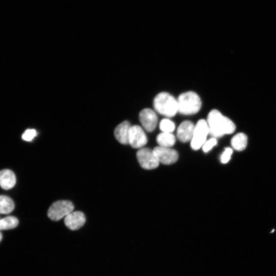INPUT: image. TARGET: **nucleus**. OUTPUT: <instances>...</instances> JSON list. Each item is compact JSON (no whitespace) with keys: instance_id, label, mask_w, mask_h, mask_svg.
I'll return each instance as SVG.
<instances>
[{"instance_id":"6","label":"nucleus","mask_w":276,"mask_h":276,"mask_svg":"<svg viewBox=\"0 0 276 276\" xmlns=\"http://www.w3.org/2000/svg\"><path fill=\"white\" fill-rule=\"evenodd\" d=\"M137 157L140 166L144 169L153 170L157 168L160 164L153 150L148 148L140 149L137 153Z\"/></svg>"},{"instance_id":"10","label":"nucleus","mask_w":276,"mask_h":276,"mask_svg":"<svg viewBox=\"0 0 276 276\" xmlns=\"http://www.w3.org/2000/svg\"><path fill=\"white\" fill-rule=\"evenodd\" d=\"M86 222L85 214L80 211L72 212L65 218L64 222L66 226L71 230H77L80 229Z\"/></svg>"},{"instance_id":"12","label":"nucleus","mask_w":276,"mask_h":276,"mask_svg":"<svg viewBox=\"0 0 276 276\" xmlns=\"http://www.w3.org/2000/svg\"><path fill=\"white\" fill-rule=\"evenodd\" d=\"M131 126L128 122L125 121L119 124L115 129V137L117 141L122 145H129V132Z\"/></svg>"},{"instance_id":"19","label":"nucleus","mask_w":276,"mask_h":276,"mask_svg":"<svg viewBox=\"0 0 276 276\" xmlns=\"http://www.w3.org/2000/svg\"><path fill=\"white\" fill-rule=\"evenodd\" d=\"M37 131L34 129H27L22 135V139L26 141H31L37 136Z\"/></svg>"},{"instance_id":"5","label":"nucleus","mask_w":276,"mask_h":276,"mask_svg":"<svg viewBox=\"0 0 276 276\" xmlns=\"http://www.w3.org/2000/svg\"><path fill=\"white\" fill-rule=\"evenodd\" d=\"M209 134V128L207 122L201 119L195 125L191 146L194 150H199L206 142L207 136Z\"/></svg>"},{"instance_id":"13","label":"nucleus","mask_w":276,"mask_h":276,"mask_svg":"<svg viewBox=\"0 0 276 276\" xmlns=\"http://www.w3.org/2000/svg\"><path fill=\"white\" fill-rule=\"evenodd\" d=\"M16 176L13 171L4 170L0 171V186L8 190L13 188L16 184Z\"/></svg>"},{"instance_id":"22","label":"nucleus","mask_w":276,"mask_h":276,"mask_svg":"<svg viewBox=\"0 0 276 276\" xmlns=\"http://www.w3.org/2000/svg\"><path fill=\"white\" fill-rule=\"evenodd\" d=\"M3 238V235L1 232H0V243L2 241Z\"/></svg>"},{"instance_id":"8","label":"nucleus","mask_w":276,"mask_h":276,"mask_svg":"<svg viewBox=\"0 0 276 276\" xmlns=\"http://www.w3.org/2000/svg\"><path fill=\"white\" fill-rule=\"evenodd\" d=\"M153 151L159 163L164 165H171L178 160L177 152L171 148L161 147L155 148Z\"/></svg>"},{"instance_id":"16","label":"nucleus","mask_w":276,"mask_h":276,"mask_svg":"<svg viewBox=\"0 0 276 276\" xmlns=\"http://www.w3.org/2000/svg\"><path fill=\"white\" fill-rule=\"evenodd\" d=\"M247 143V136L244 133L237 134L231 140L232 147L237 151H243L245 150Z\"/></svg>"},{"instance_id":"18","label":"nucleus","mask_w":276,"mask_h":276,"mask_svg":"<svg viewBox=\"0 0 276 276\" xmlns=\"http://www.w3.org/2000/svg\"><path fill=\"white\" fill-rule=\"evenodd\" d=\"M175 128V124L169 119H164L160 122V128L163 133H172Z\"/></svg>"},{"instance_id":"14","label":"nucleus","mask_w":276,"mask_h":276,"mask_svg":"<svg viewBox=\"0 0 276 276\" xmlns=\"http://www.w3.org/2000/svg\"><path fill=\"white\" fill-rule=\"evenodd\" d=\"M15 207L13 200L6 196H0V214H8L13 212Z\"/></svg>"},{"instance_id":"3","label":"nucleus","mask_w":276,"mask_h":276,"mask_svg":"<svg viewBox=\"0 0 276 276\" xmlns=\"http://www.w3.org/2000/svg\"><path fill=\"white\" fill-rule=\"evenodd\" d=\"M156 111L168 117H174L178 112V104L176 99L169 93L162 92L156 96L153 100Z\"/></svg>"},{"instance_id":"15","label":"nucleus","mask_w":276,"mask_h":276,"mask_svg":"<svg viewBox=\"0 0 276 276\" xmlns=\"http://www.w3.org/2000/svg\"><path fill=\"white\" fill-rule=\"evenodd\" d=\"M157 141L160 147L171 148L175 145L176 139L172 133H162L157 136Z\"/></svg>"},{"instance_id":"9","label":"nucleus","mask_w":276,"mask_h":276,"mask_svg":"<svg viewBox=\"0 0 276 276\" xmlns=\"http://www.w3.org/2000/svg\"><path fill=\"white\" fill-rule=\"evenodd\" d=\"M139 118L142 126L147 131L152 132L157 127L158 118L152 110L143 109L139 113Z\"/></svg>"},{"instance_id":"11","label":"nucleus","mask_w":276,"mask_h":276,"mask_svg":"<svg viewBox=\"0 0 276 276\" xmlns=\"http://www.w3.org/2000/svg\"><path fill=\"white\" fill-rule=\"evenodd\" d=\"M195 125L189 121H185L179 125L177 130V138L181 142L186 143L193 139Z\"/></svg>"},{"instance_id":"17","label":"nucleus","mask_w":276,"mask_h":276,"mask_svg":"<svg viewBox=\"0 0 276 276\" xmlns=\"http://www.w3.org/2000/svg\"><path fill=\"white\" fill-rule=\"evenodd\" d=\"M18 219L12 216L0 219V231L13 229L18 226Z\"/></svg>"},{"instance_id":"20","label":"nucleus","mask_w":276,"mask_h":276,"mask_svg":"<svg viewBox=\"0 0 276 276\" xmlns=\"http://www.w3.org/2000/svg\"><path fill=\"white\" fill-rule=\"evenodd\" d=\"M217 140L216 138H212L207 141L203 145L202 150L204 152H207L210 151L214 146L217 145Z\"/></svg>"},{"instance_id":"4","label":"nucleus","mask_w":276,"mask_h":276,"mask_svg":"<svg viewBox=\"0 0 276 276\" xmlns=\"http://www.w3.org/2000/svg\"><path fill=\"white\" fill-rule=\"evenodd\" d=\"M75 206L69 201H58L54 202L48 211V217L52 221L57 222L73 212Z\"/></svg>"},{"instance_id":"21","label":"nucleus","mask_w":276,"mask_h":276,"mask_svg":"<svg viewBox=\"0 0 276 276\" xmlns=\"http://www.w3.org/2000/svg\"><path fill=\"white\" fill-rule=\"evenodd\" d=\"M232 150L230 148H227L221 156V162L223 164L227 163L231 159L232 154Z\"/></svg>"},{"instance_id":"7","label":"nucleus","mask_w":276,"mask_h":276,"mask_svg":"<svg viewBox=\"0 0 276 276\" xmlns=\"http://www.w3.org/2000/svg\"><path fill=\"white\" fill-rule=\"evenodd\" d=\"M129 145L134 149H141L147 145L148 138L145 132L138 125L131 126L129 129Z\"/></svg>"},{"instance_id":"2","label":"nucleus","mask_w":276,"mask_h":276,"mask_svg":"<svg viewBox=\"0 0 276 276\" xmlns=\"http://www.w3.org/2000/svg\"><path fill=\"white\" fill-rule=\"evenodd\" d=\"M178 112L184 115H192L198 113L201 109V101L195 92L189 91L179 96L177 100Z\"/></svg>"},{"instance_id":"1","label":"nucleus","mask_w":276,"mask_h":276,"mask_svg":"<svg viewBox=\"0 0 276 276\" xmlns=\"http://www.w3.org/2000/svg\"><path fill=\"white\" fill-rule=\"evenodd\" d=\"M207 122L209 134L214 138L231 134L235 130V125L231 120L217 110H213L209 113Z\"/></svg>"}]
</instances>
